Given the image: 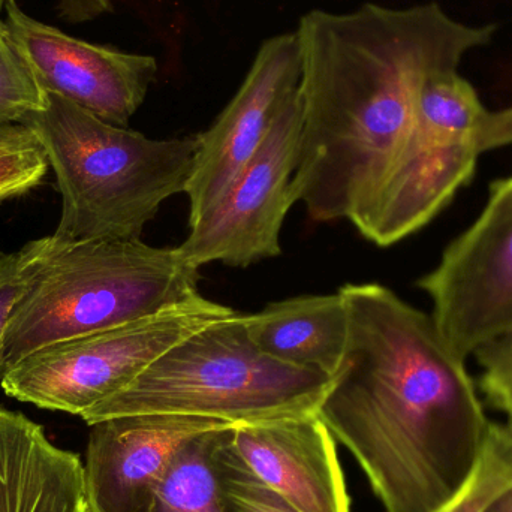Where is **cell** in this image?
<instances>
[{
    "instance_id": "1",
    "label": "cell",
    "mask_w": 512,
    "mask_h": 512,
    "mask_svg": "<svg viewBox=\"0 0 512 512\" xmlns=\"http://www.w3.org/2000/svg\"><path fill=\"white\" fill-rule=\"evenodd\" d=\"M496 29L462 23L433 2L306 12L295 29L301 135L294 204L316 222L360 215L405 146L424 84L457 71Z\"/></svg>"
},
{
    "instance_id": "2",
    "label": "cell",
    "mask_w": 512,
    "mask_h": 512,
    "mask_svg": "<svg viewBox=\"0 0 512 512\" xmlns=\"http://www.w3.org/2000/svg\"><path fill=\"white\" fill-rule=\"evenodd\" d=\"M339 292L349 340L319 418L385 512H432L471 478L492 427L466 358L432 315L387 286L348 283Z\"/></svg>"
},
{
    "instance_id": "3",
    "label": "cell",
    "mask_w": 512,
    "mask_h": 512,
    "mask_svg": "<svg viewBox=\"0 0 512 512\" xmlns=\"http://www.w3.org/2000/svg\"><path fill=\"white\" fill-rule=\"evenodd\" d=\"M27 283L5 337L6 372L51 343L138 321L200 297V268L140 239L41 237L20 249Z\"/></svg>"
},
{
    "instance_id": "4",
    "label": "cell",
    "mask_w": 512,
    "mask_h": 512,
    "mask_svg": "<svg viewBox=\"0 0 512 512\" xmlns=\"http://www.w3.org/2000/svg\"><path fill=\"white\" fill-rule=\"evenodd\" d=\"M44 146L62 197L54 236L62 240L140 239L165 201L185 194L200 140H153L105 122L48 93L24 120Z\"/></svg>"
},
{
    "instance_id": "5",
    "label": "cell",
    "mask_w": 512,
    "mask_h": 512,
    "mask_svg": "<svg viewBox=\"0 0 512 512\" xmlns=\"http://www.w3.org/2000/svg\"><path fill=\"white\" fill-rule=\"evenodd\" d=\"M333 376L274 360L234 312L153 361L131 384L81 415L87 426L138 414L254 424L318 414Z\"/></svg>"
},
{
    "instance_id": "6",
    "label": "cell",
    "mask_w": 512,
    "mask_h": 512,
    "mask_svg": "<svg viewBox=\"0 0 512 512\" xmlns=\"http://www.w3.org/2000/svg\"><path fill=\"white\" fill-rule=\"evenodd\" d=\"M487 111L459 72L430 77L396 164L366 209L351 221L361 236L387 248L444 210L474 176Z\"/></svg>"
},
{
    "instance_id": "7",
    "label": "cell",
    "mask_w": 512,
    "mask_h": 512,
    "mask_svg": "<svg viewBox=\"0 0 512 512\" xmlns=\"http://www.w3.org/2000/svg\"><path fill=\"white\" fill-rule=\"evenodd\" d=\"M234 312L200 295L138 321L44 346L8 369L0 387L18 402L81 417L168 349Z\"/></svg>"
},
{
    "instance_id": "8",
    "label": "cell",
    "mask_w": 512,
    "mask_h": 512,
    "mask_svg": "<svg viewBox=\"0 0 512 512\" xmlns=\"http://www.w3.org/2000/svg\"><path fill=\"white\" fill-rule=\"evenodd\" d=\"M418 286L432 298L442 336L463 358L512 333V177L492 183L480 218Z\"/></svg>"
},
{
    "instance_id": "9",
    "label": "cell",
    "mask_w": 512,
    "mask_h": 512,
    "mask_svg": "<svg viewBox=\"0 0 512 512\" xmlns=\"http://www.w3.org/2000/svg\"><path fill=\"white\" fill-rule=\"evenodd\" d=\"M298 89L283 105L267 137L224 197L195 224L179 246L189 264L249 267L282 254L280 231L294 206L291 182L300 152Z\"/></svg>"
},
{
    "instance_id": "10",
    "label": "cell",
    "mask_w": 512,
    "mask_h": 512,
    "mask_svg": "<svg viewBox=\"0 0 512 512\" xmlns=\"http://www.w3.org/2000/svg\"><path fill=\"white\" fill-rule=\"evenodd\" d=\"M5 24L45 92L117 126H128L143 105L159 66L155 57L74 38L6 5Z\"/></svg>"
},
{
    "instance_id": "11",
    "label": "cell",
    "mask_w": 512,
    "mask_h": 512,
    "mask_svg": "<svg viewBox=\"0 0 512 512\" xmlns=\"http://www.w3.org/2000/svg\"><path fill=\"white\" fill-rule=\"evenodd\" d=\"M300 77L295 30L265 39L234 98L213 125L198 135L200 146L185 191L189 225L224 197L267 137L285 102L297 92Z\"/></svg>"
},
{
    "instance_id": "12",
    "label": "cell",
    "mask_w": 512,
    "mask_h": 512,
    "mask_svg": "<svg viewBox=\"0 0 512 512\" xmlns=\"http://www.w3.org/2000/svg\"><path fill=\"white\" fill-rule=\"evenodd\" d=\"M233 424L188 415L138 414L93 423L84 463L89 512H152L183 447Z\"/></svg>"
},
{
    "instance_id": "13",
    "label": "cell",
    "mask_w": 512,
    "mask_h": 512,
    "mask_svg": "<svg viewBox=\"0 0 512 512\" xmlns=\"http://www.w3.org/2000/svg\"><path fill=\"white\" fill-rule=\"evenodd\" d=\"M231 450L298 512H351L336 439L318 414L231 427Z\"/></svg>"
},
{
    "instance_id": "14",
    "label": "cell",
    "mask_w": 512,
    "mask_h": 512,
    "mask_svg": "<svg viewBox=\"0 0 512 512\" xmlns=\"http://www.w3.org/2000/svg\"><path fill=\"white\" fill-rule=\"evenodd\" d=\"M0 512H89L84 465L44 427L0 406Z\"/></svg>"
},
{
    "instance_id": "15",
    "label": "cell",
    "mask_w": 512,
    "mask_h": 512,
    "mask_svg": "<svg viewBox=\"0 0 512 512\" xmlns=\"http://www.w3.org/2000/svg\"><path fill=\"white\" fill-rule=\"evenodd\" d=\"M248 328L268 357L334 376L348 346V307L340 292L300 295L248 315Z\"/></svg>"
},
{
    "instance_id": "16",
    "label": "cell",
    "mask_w": 512,
    "mask_h": 512,
    "mask_svg": "<svg viewBox=\"0 0 512 512\" xmlns=\"http://www.w3.org/2000/svg\"><path fill=\"white\" fill-rule=\"evenodd\" d=\"M225 429L201 433L180 450L152 512H225L216 472V447Z\"/></svg>"
},
{
    "instance_id": "17",
    "label": "cell",
    "mask_w": 512,
    "mask_h": 512,
    "mask_svg": "<svg viewBox=\"0 0 512 512\" xmlns=\"http://www.w3.org/2000/svg\"><path fill=\"white\" fill-rule=\"evenodd\" d=\"M512 484V423H492L486 447L465 486L432 512H484Z\"/></svg>"
},
{
    "instance_id": "18",
    "label": "cell",
    "mask_w": 512,
    "mask_h": 512,
    "mask_svg": "<svg viewBox=\"0 0 512 512\" xmlns=\"http://www.w3.org/2000/svg\"><path fill=\"white\" fill-rule=\"evenodd\" d=\"M50 170L47 153L24 123H0V204L35 189Z\"/></svg>"
},
{
    "instance_id": "19",
    "label": "cell",
    "mask_w": 512,
    "mask_h": 512,
    "mask_svg": "<svg viewBox=\"0 0 512 512\" xmlns=\"http://www.w3.org/2000/svg\"><path fill=\"white\" fill-rule=\"evenodd\" d=\"M48 93L0 18V123H21L47 107Z\"/></svg>"
},
{
    "instance_id": "20",
    "label": "cell",
    "mask_w": 512,
    "mask_h": 512,
    "mask_svg": "<svg viewBox=\"0 0 512 512\" xmlns=\"http://www.w3.org/2000/svg\"><path fill=\"white\" fill-rule=\"evenodd\" d=\"M231 427L221 433L216 447V472L225 512H298L251 474L231 450Z\"/></svg>"
},
{
    "instance_id": "21",
    "label": "cell",
    "mask_w": 512,
    "mask_h": 512,
    "mask_svg": "<svg viewBox=\"0 0 512 512\" xmlns=\"http://www.w3.org/2000/svg\"><path fill=\"white\" fill-rule=\"evenodd\" d=\"M481 366L480 387L487 400L512 423V333L475 352Z\"/></svg>"
},
{
    "instance_id": "22",
    "label": "cell",
    "mask_w": 512,
    "mask_h": 512,
    "mask_svg": "<svg viewBox=\"0 0 512 512\" xmlns=\"http://www.w3.org/2000/svg\"><path fill=\"white\" fill-rule=\"evenodd\" d=\"M27 273L21 251L0 254V382L6 373L3 346L12 313L26 289Z\"/></svg>"
},
{
    "instance_id": "23",
    "label": "cell",
    "mask_w": 512,
    "mask_h": 512,
    "mask_svg": "<svg viewBox=\"0 0 512 512\" xmlns=\"http://www.w3.org/2000/svg\"><path fill=\"white\" fill-rule=\"evenodd\" d=\"M512 144V107L487 111L478 137L480 152L499 149Z\"/></svg>"
},
{
    "instance_id": "24",
    "label": "cell",
    "mask_w": 512,
    "mask_h": 512,
    "mask_svg": "<svg viewBox=\"0 0 512 512\" xmlns=\"http://www.w3.org/2000/svg\"><path fill=\"white\" fill-rule=\"evenodd\" d=\"M57 11L72 24L89 23L113 11L111 0H57Z\"/></svg>"
},
{
    "instance_id": "25",
    "label": "cell",
    "mask_w": 512,
    "mask_h": 512,
    "mask_svg": "<svg viewBox=\"0 0 512 512\" xmlns=\"http://www.w3.org/2000/svg\"><path fill=\"white\" fill-rule=\"evenodd\" d=\"M484 512H512V484L504 492L499 493Z\"/></svg>"
}]
</instances>
